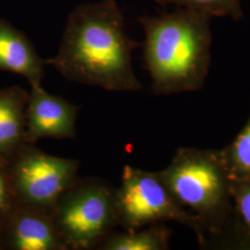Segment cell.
<instances>
[{"label": "cell", "mask_w": 250, "mask_h": 250, "mask_svg": "<svg viewBox=\"0 0 250 250\" xmlns=\"http://www.w3.org/2000/svg\"><path fill=\"white\" fill-rule=\"evenodd\" d=\"M141 44L125 32L115 0L77 6L68 16L57 54L45 60L67 80L109 91H140L132 53Z\"/></svg>", "instance_id": "1"}, {"label": "cell", "mask_w": 250, "mask_h": 250, "mask_svg": "<svg viewBox=\"0 0 250 250\" xmlns=\"http://www.w3.org/2000/svg\"><path fill=\"white\" fill-rule=\"evenodd\" d=\"M145 32L144 67L155 95H171L202 88L209 70L212 41L210 17L177 8L158 16L138 19Z\"/></svg>", "instance_id": "2"}, {"label": "cell", "mask_w": 250, "mask_h": 250, "mask_svg": "<svg viewBox=\"0 0 250 250\" xmlns=\"http://www.w3.org/2000/svg\"><path fill=\"white\" fill-rule=\"evenodd\" d=\"M158 173L179 204L201 220L207 232L224 231L233 204L231 179L221 150L180 147Z\"/></svg>", "instance_id": "3"}, {"label": "cell", "mask_w": 250, "mask_h": 250, "mask_svg": "<svg viewBox=\"0 0 250 250\" xmlns=\"http://www.w3.org/2000/svg\"><path fill=\"white\" fill-rule=\"evenodd\" d=\"M116 188L97 178L79 179L54 206V223L68 250H98L118 226Z\"/></svg>", "instance_id": "4"}, {"label": "cell", "mask_w": 250, "mask_h": 250, "mask_svg": "<svg viewBox=\"0 0 250 250\" xmlns=\"http://www.w3.org/2000/svg\"><path fill=\"white\" fill-rule=\"evenodd\" d=\"M117 222L127 232L152 224L175 222L196 233L199 244L206 241L205 227L171 196L159 176L132 166H125L120 188L115 191Z\"/></svg>", "instance_id": "5"}, {"label": "cell", "mask_w": 250, "mask_h": 250, "mask_svg": "<svg viewBox=\"0 0 250 250\" xmlns=\"http://www.w3.org/2000/svg\"><path fill=\"white\" fill-rule=\"evenodd\" d=\"M79 166L77 160L55 157L25 144L9 161L19 205L51 212L78 178Z\"/></svg>", "instance_id": "6"}, {"label": "cell", "mask_w": 250, "mask_h": 250, "mask_svg": "<svg viewBox=\"0 0 250 250\" xmlns=\"http://www.w3.org/2000/svg\"><path fill=\"white\" fill-rule=\"evenodd\" d=\"M78 111L77 105L49 94L42 85L31 87L26 107V143L36 145L42 138H75Z\"/></svg>", "instance_id": "7"}, {"label": "cell", "mask_w": 250, "mask_h": 250, "mask_svg": "<svg viewBox=\"0 0 250 250\" xmlns=\"http://www.w3.org/2000/svg\"><path fill=\"white\" fill-rule=\"evenodd\" d=\"M3 250H68L51 212L18 205L2 225Z\"/></svg>", "instance_id": "8"}, {"label": "cell", "mask_w": 250, "mask_h": 250, "mask_svg": "<svg viewBox=\"0 0 250 250\" xmlns=\"http://www.w3.org/2000/svg\"><path fill=\"white\" fill-rule=\"evenodd\" d=\"M46 63L30 38L9 21L0 19V72L22 76L31 87L42 85Z\"/></svg>", "instance_id": "9"}, {"label": "cell", "mask_w": 250, "mask_h": 250, "mask_svg": "<svg viewBox=\"0 0 250 250\" xmlns=\"http://www.w3.org/2000/svg\"><path fill=\"white\" fill-rule=\"evenodd\" d=\"M29 92L18 85L0 90V157L9 161L26 143Z\"/></svg>", "instance_id": "10"}, {"label": "cell", "mask_w": 250, "mask_h": 250, "mask_svg": "<svg viewBox=\"0 0 250 250\" xmlns=\"http://www.w3.org/2000/svg\"><path fill=\"white\" fill-rule=\"evenodd\" d=\"M170 230L163 224L147 228L110 234L98 248L101 250H165L170 246Z\"/></svg>", "instance_id": "11"}, {"label": "cell", "mask_w": 250, "mask_h": 250, "mask_svg": "<svg viewBox=\"0 0 250 250\" xmlns=\"http://www.w3.org/2000/svg\"><path fill=\"white\" fill-rule=\"evenodd\" d=\"M221 153L231 181L250 183V116L232 143Z\"/></svg>", "instance_id": "12"}, {"label": "cell", "mask_w": 250, "mask_h": 250, "mask_svg": "<svg viewBox=\"0 0 250 250\" xmlns=\"http://www.w3.org/2000/svg\"><path fill=\"white\" fill-rule=\"evenodd\" d=\"M162 7L175 5L177 8H187L209 16H230L235 21L244 17L241 0H154Z\"/></svg>", "instance_id": "13"}, {"label": "cell", "mask_w": 250, "mask_h": 250, "mask_svg": "<svg viewBox=\"0 0 250 250\" xmlns=\"http://www.w3.org/2000/svg\"><path fill=\"white\" fill-rule=\"evenodd\" d=\"M233 212L238 217L242 229L250 240V183L231 181Z\"/></svg>", "instance_id": "14"}, {"label": "cell", "mask_w": 250, "mask_h": 250, "mask_svg": "<svg viewBox=\"0 0 250 250\" xmlns=\"http://www.w3.org/2000/svg\"><path fill=\"white\" fill-rule=\"evenodd\" d=\"M9 173V161L0 157V225L2 226L18 207Z\"/></svg>", "instance_id": "15"}, {"label": "cell", "mask_w": 250, "mask_h": 250, "mask_svg": "<svg viewBox=\"0 0 250 250\" xmlns=\"http://www.w3.org/2000/svg\"><path fill=\"white\" fill-rule=\"evenodd\" d=\"M3 250V246H2V226L0 225V250Z\"/></svg>", "instance_id": "16"}]
</instances>
